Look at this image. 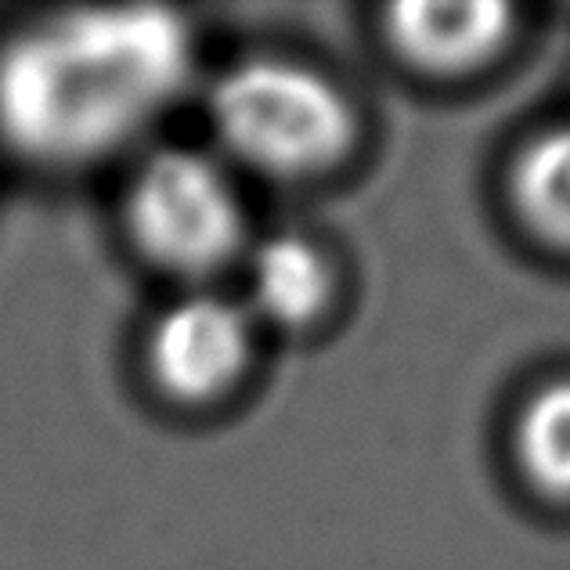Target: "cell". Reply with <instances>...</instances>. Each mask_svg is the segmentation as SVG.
<instances>
[{
  "label": "cell",
  "mask_w": 570,
  "mask_h": 570,
  "mask_svg": "<svg viewBox=\"0 0 570 570\" xmlns=\"http://www.w3.org/2000/svg\"><path fill=\"white\" fill-rule=\"evenodd\" d=\"M191 33L167 8H87L0 48V145L40 170L124 153L185 95Z\"/></svg>",
  "instance_id": "1"
},
{
  "label": "cell",
  "mask_w": 570,
  "mask_h": 570,
  "mask_svg": "<svg viewBox=\"0 0 570 570\" xmlns=\"http://www.w3.org/2000/svg\"><path fill=\"white\" fill-rule=\"evenodd\" d=\"M220 145L272 177H311L347 156L354 112L333 80L285 58H249L209 95Z\"/></svg>",
  "instance_id": "2"
},
{
  "label": "cell",
  "mask_w": 570,
  "mask_h": 570,
  "mask_svg": "<svg viewBox=\"0 0 570 570\" xmlns=\"http://www.w3.org/2000/svg\"><path fill=\"white\" fill-rule=\"evenodd\" d=\"M127 224L148 261L185 278L220 272L246 238L232 174L195 148H163L141 163L127 195Z\"/></svg>",
  "instance_id": "3"
},
{
  "label": "cell",
  "mask_w": 570,
  "mask_h": 570,
  "mask_svg": "<svg viewBox=\"0 0 570 570\" xmlns=\"http://www.w3.org/2000/svg\"><path fill=\"white\" fill-rule=\"evenodd\" d=\"M253 354V314L220 293H188L159 314L148 368L177 401H214L243 380Z\"/></svg>",
  "instance_id": "4"
},
{
  "label": "cell",
  "mask_w": 570,
  "mask_h": 570,
  "mask_svg": "<svg viewBox=\"0 0 570 570\" xmlns=\"http://www.w3.org/2000/svg\"><path fill=\"white\" fill-rule=\"evenodd\" d=\"M509 8L502 4H397L386 33L404 62L430 72H466L488 62L509 37Z\"/></svg>",
  "instance_id": "5"
},
{
  "label": "cell",
  "mask_w": 570,
  "mask_h": 570,
  "mask_svg": "<svg viewBox=\"0 0 570 570\" xmlns=\"http://www.w3.org/2000/svg\"><path fill=\"white\" fill-rule=\"evenodd\" d=\"M333 296V272L318 249L299 235H275L249 257V314L299 328L314 322Z\"/></svg>",
  "instance_id": "6"
},
{
  "label": "cell",
  "mask_w": 570,
  "mask_h": 570,
  "mask_svg": "<svg viewBox=\"0 0 570 570\" xmlns=\"http://www.w3.org/2000/svg\"><path fill=\"white\" fill-rule=\"evenodd\" d=\"M509 191L531 235L570 253V124L528 141L513 163Z\"/></svg>",
  "instance_id": "7"
},
{
  "label": "cell",
  "mask_w": 570,
  "mask_h": 570,
  "mask_svg": "<svg viewBox=\"0 0 570 570\" xmlns=\"http://www.w3.org/2000/svg\"><path fill=\"white\" fill-rule=\"evenodd\" d=\"M513 452L531 488L570 502V380L538 386L520 409Z\"/></svg>",
  "instance_id": "8"
}]
</instances>
